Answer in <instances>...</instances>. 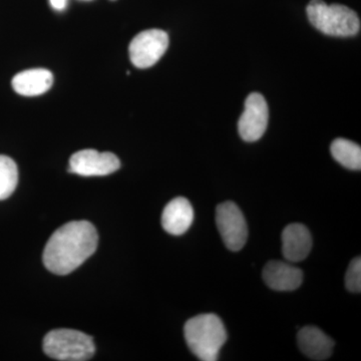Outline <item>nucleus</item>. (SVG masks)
Returning a JSON list of instances; mask_svg holds the SVG:
<instances>
[{"label": "nucleus", "instance_id": "obj_6", "mask_svg": "<svg viewBox=\"0 0 361 361\" xmlns=\"http://www.w3.org/2000/svg\"><path fill=\"white\" fill-rule=\"evenodd\" d=\"M168 47L167 32L161 30H145L135 35L130 42V61L135 68H151L160 61Z\"/></svg>", "mask_w": 361, "mask_h": 361}, {"label": "nucleus", "instance_id": "obj_14", "mask_svg": "<svg viewBox=\"0 0 361 361\" xmlns=\"http://www.w3.org/2000/svg\"><path fill=\"white\" fill-rule=\"evenodd\" d=\"M331 155L343 167L350 170L361 169V148L360 145L345 139H336L330 147Z\"/></svg>", "mask_w": 361, "mask_h": 361}, {"label": "nucleus", "instance_id": "obj_3", "mask_svg": "<svg viewBox=\"0 0 361 361\" xmlns=\"http://www.w3.org/2000/svg\"><path fill=\"white\" fill-rule=\"evenodd\" d=\"M311 25L330 37H355L360 30V20L353 9L342 4L311 0L306 8Z\"/></svg>", "mask_w": 361, "mask_h": 361}, {"label": "nucleus", "instance_id": "obj_15", "mask_svg": "<svg viewBox=\"0 0 361 361\" xmlns=\"http://www.w3.org/2000/svg\"><path fill=\"white\" fill-rule=\"evenodd\" d=\"M18 183V169L9 157L0 155V200H6L16 191Z\"/></svg>", "mask_w": 361, "mask_h": 361}, {"label": "nucleus", "instance_id": "obj_2", "mask_svg": "<svg viewBox=\"0 0 361 361\" xmlns=\"http://www.w3.org/2000/svg\"><path fill=\"white\" fill-rule=\"evenodd\" d=\"M184 334L192 353L203 361L217 360L228 337L222 320L212 313L197 315L188 320Z\"/></svg>", "mask_w": 361, "mask_h": 361}, {"label": "nucleus", "instance_id": "obj_7", "mask_svg": "<svg viewBox=\"0 0 361 361\" xmlns=\"http://www.w3.org/2000/svg\"><path fill=\"white\" fill-rule=\"evenodd\" d=\"M269 110L265 97L258 92L249 94L238 123L240 137L245 142L258 141L267 130Z\"/></svg>", "mask_w": 361, "mask_h": 361}, {"label": "nucleus", "instance_id": "obj_12", "mask_svg": "<svg viewBox=\"0 0 361 361\" xmlns=\"http://www.w3.org/2000/svg\"><path fill=\"white\" fill-rule=\"evenodd\" d=\"M297 341L300 350L311 360H329L332 355L334 341L317 327H303L299 331Z\"/></svg>", "mask_w": 361, "mask_h": 361}, {"label": "nucleus", "instance_id": "obj_11", "mask_svg": "<svg viewBox=\"0 0 361 361\" xmlns=\"http://www.w3.org/2000/svg\"><path fill=\"white\" fill-rule=\"evenodd\" d=\"M194 221V209L184 197H178L165 207L161 215V226L169 234H185Z\"/></svg>", "mask_w": 361, "mask_h": 361}, {"label": "nucleus", "instance_id": "obj_10", "mask_svg": "<svg viewBox=\"0 0 361 361\" xmlns=\"http://www.w3.org/2000/svg\"><path fill=\"white\" fill-rule=\"evenodd\" d=\"M312 238L310 230L302 224L287 226L282 233V253L289 262H300L310 255Z\"/></svg>", "mask_w": 361, "mask_h": 361}, {"label": "nucleus", "instance_id": "obj_13", "mask_svg": "<svg viewBox=\"0 0 361 361\" xmlns=\"http://www.w3.org/2000/svg\"><path fill=\"white\" fill-rule=\"evenodd\" d=\"M54 75L44 68H33L21 71L13 78V87L18 94L25 97H35L51 89Z\"/></svg>", "mask_w": 361, "mask_h": 361}, {"label": "nucleus", "instance_id": "obj_4", "mask_svg": "<svg viewBox=\"0 0 361 361\" xmlns=\"http://www.w3.org/2000/svg\"><path fill=\"white\" fill-rule=\"evenodd\" d=\"M45 355L61 361H85L94 355L92 337L73 329H56L49 331L44 339Z\"/></svg>", "mask_w": 361, "mask_h": 361}, {"label": "nucleus", "instance_id": "obj_5", "mask_svg": "<svg viewBox=\"0 0 361 361\" xmlns=\"http://www.w3.org/2000/svg\"><path fill=\"white\" fill-rule=\"evenodd\" d=\"M216 223L226 247L239 251L246 244L248 227L243 213L233 202H225L216 209Z\"/></svg>", "mask_w": 361, "mask_h": 361}, {"label": "nucleus", "instance_id": "obj_1", "mask_svg": "<svg viewBox=\"0 0 361 361\" xmlns=\"http://www.w3.org/2000/svg\"><path fill=\"white\" fill-rule=\"evenodd\" d=\"M99 235L89 221H71L59 228L47 241L44 264L56 275H68L96 252Z\"/></svg>", "mask_w": 361, "mask_h": 361}, {"label": "nucleus", "instance_id": "obj_17", "mask_svg": "<svg viewBox=\"0 0 361 361\" xmlns=\"http://www.w3.org/2000/svg\"><path fill=\"white\" fill-rule=\"evenodd\" d=\"M52 8L56 11H63L68 4V0H49Z\"/></svg>", "mask_w": 361, "mask_h": 361}, {"label": "nucleus", "instance_id": "obj_9", "mask_svg": "<svg viewBox=\"0 0 361 361\" xmlns=\"http://www.w3.org/2000/svg\"><path fill=\"white\" fill-rule=\"evenodd\" d=\"M263 279L276 291H293L302 283V271L290 263L270 261L263 269Z\"/></svg>", "mask_w": 361, "mask_h": 361}, {"label": "nucleus", "instance_id": "obj_8", "mask_svg": "<svg viewBox=\"0 0 361 361\" xmlns=\"http://www.w3.org/2000/svg\"><path fill=\"white\" fill-rule=\"evenodd\" d=\"M120 168L121 161L115 154L87 149L71 157L68 171L84 177H94L113 174Z\"/></svg>", "mask_w": 361, "mask_h": 361}, {"label": "nucleus", "instance_id": "obj_16", "mask_svg": "<svg viewBox=\"0 0 361 361\" xmlns=\"http://www.w3.org/2000/svg\"><path fill=\"white\" fill-rule=\"evenodd\" d=\"M346 288L353 293L361 291V259L357 257L351 261L345 275Z\"/></svg>", "mask_w": 361, "mask_h": 361}]
</instances>
